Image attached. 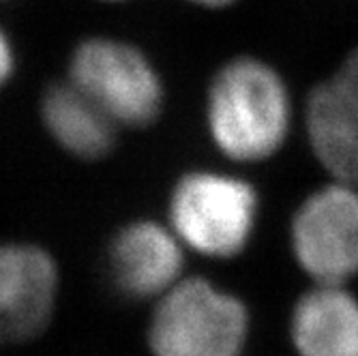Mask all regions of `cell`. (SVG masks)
<instances>
[{
	"label": "cell",
	"instance_id": "obj_11",
	"mask_svg": "<svg viewBox=\"0 0 358 356\" xmlns=\"http://www.w3.org/2000/svg\"><path fill=\"white\" fill-rule=\"evenodd\" d=\"M15 71V48L7 30L0 26V88H3Z\"/></svg>",
	"mask_w": 358,
	"mask_h": 356
},
{
	"label": "cell",
	"instance_id": "obj_6",
	"mask_svg": "<svg viewBox=\"0 0 358 356\" xmlns=\"http://www.w3.org/2000/svg\"><path fill=\"white\" fill-rule=\"evenodd\" d=\"M58 264L48 249L32 243L0 245V346L43 333L56 309Z\"/></svg>",
	"mask_w": 358,
	"mask_h": 356
},
{
	"label": "cell",
	"instance_id": "obj_13",
	"mask_svg": "<svg viewBox=\"0 0 358 356\" xmlns=\"http://www.w3.org/2000/svg\"><path fill=\"white\" fill-rule=\"evenodd\" d=\"M189 3H195L200 7H210V9H221V7L232 5L234 0H189Z\"/></svg>",
	"mask_w": 358,
	"mask_h": 356
},
{
	"label": "cell",
	"instance_id": "obj_7",
	"mask_svg": "<svg viewBox=\"0 0 358 356\" xmlns=\"http://www.w3.org/2000/svg\"><path fill=\"white\" fill-rule=\"evenodd\" d=\"M182 243L170 225L138 219L122 225L108 249L114 285L129 299H159L182 277Z\"/></svg>",
	"mask_w": 358,
	"mask_h": 356
},
{
	"label": "cell",
	"instance_id": "obj_2",
	"mask_svg": "<svg viewBox=\"0 0 358 356\" xmlns=\"http://www.w3.org/2000/svg\"><path fill=\"white\" fill-rule=\"evenodd\" d=\"M247 337V305L204 277H185L159 297L146 331L152 356H241Z\"/></svg>",
	"mask_w": 358,
	"mask_h": 356
},
{
	"label": "cell",
	"instance_id": "obj_4",
	"mask_svg": "<svg viewBox=\"0 0 358 356\" xmlns=\"http://www.w3.org/2000/svg\"><path fill=\"white\" fill-rule=\"evenodd\" d=\"M69 82L116 124L146 127L164 108V82L152 60L122 39L90 37L80 41L69 60Z\"/></svg>",
	"mask_w": 358,
	"mask_h": 356
},
{
	"label": "cell",
	"instance_id": "obj_1",
	"mask_svg": "<svg viewBox=\"0 0 358 356\" xmlns=\"http://www.w3.org/2000/svg\"><path fill=\"white\" fill-rule=\"evenodd\" d=\"M206 122L215 146L227 159L257 164L273 157L289 134V92L264 60L232 58L210 82Z\"/></svg>",
	"mask_w": 358,
	"mask_h": 356
},
{
	"label": "cell",
	"instance_id": "obj_9",
	"mask_svg": "<svg viewBox=\"0 0 358 356\" xmlns=\"http://www.w3.org/2000/svg\"><path fill=\"white\" fill-rule=\"evenodd\" d=\"M289 337L299 356H358V297L315 283L294 305Z\"/></svg>",
	"mask_w": 358,
	"mask_h": 356
},
{
	"label": "cell",
	"instance_id": "obj_12",
	"mask_svg": "<svg viewBox=\"0 0 358 356\" xmlns=\"http://www.w3.org/2000/svg\"><path fill=\"white\" fill-rule=\"evenodd\" d=\"M335 78L358 99V45L345 56V60H343V64L339 67Z\"/></svg>",
	"mask_w": 358,
	"mask_h": 356
},
{
	"label": "cell",
	"instance_id": "obj_3",
	"mask_svg": "<svg viewBox=\"0 0 358 356\" xmlns=\"http://www.w3.org/2000/svg\"><path fill=\"white\" fill-rule=\"evenodd\" d=\"M168 215L182 245L208 257H234L253 236L257 193L238 176L195 170L174 185Z\"/></svg>",
	"mask_w": 358,
	"mask_h": 356
},
{
	"label": "cell",
	"instance_id": "obj_10",
	"mask_svg": "<svg viewBox=\"0 0 358 356\" xmlns=\"http://www.w3.org/2000/svg\"><path fill=\"white\" fill-rule=\"evenodd\" d=\"M41 118L48 134L80 159H99L114 146L118 124L69 80L43 92Z\"/></svg>",
	"mask_w": 358,
	"mask_h": 356
},
{
	"label": "cell",
	"instance_id": "obj_8",
	"mask_svg": "<svg viewBox=\"0 0 358 356\" xmlns=\"http://www.w3.org/2000/svg\"><path fill=\"white\" fill-rule=\"evenodd\" d=\"M307 138L320 166L341 183L358 189V99L337 80L317 84L305 110Z\"/></svg>",
	"mask_w": 358,
	"mask_h": 356
},
{
	"label": "cell",
	"instance_id": "obj_5",
	"mask_svg": "<svg viewBox=\"0 0 358 356\" xmlns=\"http://www.w3.org/2000/svg\"><path fill=\"white\" fill-rule=\"evenodd\" d=\"M289 241L315 283L345 285L358 275V189L331 183L313 191L292 217Z\"/></svg>",
	"mask_w": 358,
	"mask_h": 356
}]
</instances>
